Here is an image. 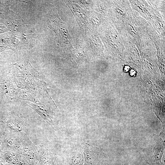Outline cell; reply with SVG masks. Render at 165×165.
Instances as JSON below:
<instances>
[{"label": "cell", "instance_id": "obj_1", "mask_svg": "<svg viewBox=\"0 0 165 165\" xmlns=\"http://www.w3.org/2000/svg\"><path fill=\"white\" fill-rule=\"evenodd\" d=\"M84 154L85 165H94L99 154V148L86 144Z\"/></svg>", "mask_w": 165, "mask_h": 165}, {"label": "cell", "instance_id": "obj_2", "mask_svg": "<svg viewBox=\"0 0 165 165\" xmlns=\"http://www.w3.org/2000/svg\"><path fill=\"white\" fill-rule=\"evenodd\" d=\"M72 162L74 165H81L83 163V158L82 155L80 152L75 155L72 157Z\"/></svg>", "mask_w": 165, "mask_h": 165}, {"label": "cell", "instance_id": "obj_4", "mask_svg": "<svg viewBox=\"0 0 165 165\" xmlns=\"http://www.w3.org/2000/svg\"><path fill=\"white\" fill-rule=\"evenodd\" d=\"M130 68L128 66H126L124 68V70L125 71H128Z\"/></svg>", "mask_w": 165, "mask_h": 165}, {"label": "cell", "instance_id": "obj_3", "mask_svg": "<svg viewBox=\"0 0 165 165\" xmlns=\"http://www.w3.org/2000/svg\"><path fill=\"white\" fill-rule=\"evenodd\" d=\"M135 73V72L133 70H131L130 71V74L132 75H134Z\"/></svg>", "mask_w": 165, "mask_h": 165}]
</instances>
